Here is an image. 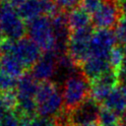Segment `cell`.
<instances>
[{
    "label": "cell",
    "instance_id": "cell-24",
    "mask_svg": "<svg viewBox=\"0 0 126 126\" xmlns=\"http://www.w3.org/2000/svg\"><path fill=\"white\" fill-rule=\"evenodd\" d=\"M30 126H60L56 119L50 118H33L30 122Z\"/></svg>",
    "mask_w": 126,
    "mask_h": 126
},
{
    "label": "cell",
    "instance_id": "cell-9",
    "mask_svg": "<svg viewBox=\"0 0 126 126\" xmlns=\"http://www.w3.org/2000/svg\"><path fill=\"white\" fill-rule=\"evenodd\" d=\"M122 12L118 0H102L98 9L92 15V25L97 29L116 28Z\"/></svg>",
    "mask_w": 126,
    "mask_h": 126
},
{
    "label": "cell",
    "instance_id": "cell-6",
    "mask_svg": "<svg viewBox=\"0 0 126 126\" xmlns=\"http://www.w3.org/2000/svg\"><path fill=\"white\" fill-rule=\"evenodd\" d=\"M0 30L9 40H17L27 33V24L19 14L17 7L3 3L2 14L0 18Z\"/></svg>",
    "mask_w": 126,
    "mask_h": 126
},
{
    "label": "cell",
    "instance_id": "cell-12",
    "mask_svg": "<svg viewBox=\"0 0 126 126\" xmlns=\"http://www.w3.org/2000/svg\"><path fill=\"white\" fill-rule=\"evenodd\" d=\"M119 84L118 75L109 70L103 73L101 76L91 82V98L96 101L98 104H102L111 91Z\"/></svg>",
    "mask_w": 126,
    "mask_h": 126
},
{
    "label": "cell",
    "instance_id": "cell-2",
    "mask_svg": "<svg viewBox=\"0 0 126 126\" xmlns=\"http://www.w3.org/2000/svg\"><path fill=\"white\" fill-rule=\"evenodd\" d=\"M62 94L64 108L67 112H70L89 98L91 95V82L78 69L64 80Z\"/></svg>",
    "mask_w": 126,
    "mask_h": 126
},
{
    "label": "cell",
    "instance_id": "cell-1",
    "mask_svg": "<svg viewBox=\"0 0 126 126\" xmlns=\"http://www.w3.org/2000/svg\"><path fill=\"white\" fill-rule=\"evenodd\" d=\"M36 114L42 118L56 119L64 111L62 89L53 81L41 82L35 95Z\"/></svg>",
    "mask_w": 126,
    "mask_h": 126
},
{
    "label": "cell",
    "instance_id": "cell-4",
    "mask_svg": "<svg viewBox=\"0 0 126 126\" xmlns=\"http://www.w3.org/2000/svg\"><path fill=\"white\" fill-rule=\"evenodd\" d=\"M0 53L11 54L27 70L33 67L43 51L30 37H22L17 40H4L0 44Z\"/></svg>",
    "mask_w": 126,
    "mask_h": 126
},
{
    "label": "cell",
    "instance_id": "cell-11",
    "mask_svg": "<svg viewBox=\"0 0 126 126\" xmlns=\"http://www.w3.org/2000/svg\"><path fill=\"white\" fill-rule=\"evenodd\" d=\"M58 56L54 50L44 51L32 68V75L37 81H51L58 71Z\"/></svg>",
    "mask_w": 126,
    "mask_h": 126
},
{
    "label": "cell",
    "instance_id": "cell-28",
    "mask_svg": "<svg viewBox=\"0 0 126 126\" xmlns=\"http://www.w3.org/2000/svg\"><path fill=\"white\" fill-rule=\"evenodd\" d=\"M119 4H120V9H121L122 15L126 17V0H120Z\"/></svg>",
    "mask_w": 126,
    "mask_h": 126
},
{
    "label": "cell",
    "instance_id": "cell-31",
    "mask_svg": "<svg viewBox=\"0 0 126 126\" xmlns=\"http://www.w3.org/2000/svg\"><path fill=\"white\" fill-rule=\"evenodd\" d=\"M118 1H120V0H118Z\"/></svg>",
    "mask_w": 126,
    "mask_h": 126
},
{
    "label": "cell",
    "instance_id": "cell-18",
    "mask_svg": "<svg viewBox=\"0 0 126 126\" xmlns=\"http://www.w3.org/2000/svg\"><path fill=\"white\" fill-rule=\"evenodd\" d=\"M17 108V95L15 91L0 93V122L5 115Z\"/></svg>",
    "mask_w": 126,
    "mask_h": 126
},
{
    "label": "cell",
    "instance_id": "cell-7",
    "mask_svg": "<svg viewBox=\"0 0 126 126\" xmlns=\"http://www.w3.org/2000/svg\"><path fill=\"white\" fill-rule=\"evenodd\" d=\"M94 32L93 25L87 28L71 31L67 53L79 68L88 57L90 42Z\"/></svg>",
    "mask_w": 126,
    "mask_h": 126
},
{
    "label": "cell",
    "instance_id": "cell-22",
    "mask_svg": "<svg viewBox=\"0 0 126 126\" xmlns=\"http://www.w3.org/2000/svg\"><path fill=\"white\" fill-rule=\"evenodd\" d=\"M53 1L60 11L66 13L81 6L82 3V0H53Z\"/></svg>",
    "mask_w": 126,
    "mask_h": 126
},
{
    "label": "cell",
    "instance_id": "cell-5",
    "mask_svg": "<svg viewBox=\"0 0 126 126\" xmlns=\"http://www.w3.org/2000/svg\"><path fill=\"white\" fill-rule=\"evenodd\" d=\"M27 33L29 37L37 44L44 52L54 50L55 38L51 17L40 16L27 23Z\"/></svg>",
    "mask_w": 126,
    "mask_h": 126
},
{
    "label": "cell",
    "instance_id": "cell-21",
    "mask_svg": "<svg viewBox=\"0 0 126 126\" xmlns=\"http://www.w3.org/2000/svg\"><path fill=\"white\" fill-rule=\"evenodd\" d=\"M23 117L18 113V111H9L3 120L0 122V126H21Z\"/></svg>",
    "mask_w": 126,
    "mask_h": 126
},
{
    "label": "cell",
    "instance_id": "cell-15",
    "mask_svg": "<svg viewBox=\"0 0 126 126\" xmlns=\"http://www.w3.org/2000/svg\"><path fill=\"white\" fill-rule=\"evenodd\" d=\"M101 106H104L115 113L122 114L126 110V86L119 85L115 87Z\"/></svg>",
    "mask_w": 126,
    "mask_h": 126
},
{
    "label": "cell",
    "instance_id": "cell-30",
    "mask_svg": "<svg viewBox=\"0 0 126 126\" xmlns=\"http://www.w3.org/2000/svg\"><path fill=\"white\" fill-rule=\"evenodd\" d=\"M109 126H124L122 123H116V124H112V125H109Z\"/></svg>",
    "mask_w": 126,
    "mask_h": 126
},
{
    "label": "cell",
    "instance_id": "cell-25",
    "mask_svg": "<svg viewBox=\"0 0 126 126\" xmlns=\"http://www.w3.org/2000/svg\"><path fill=\"white\" fill-rule=\"evenodd\" d=\"M102 0H82L81 6L87 10L91 15H93L100 6Z\"/></svg>",
    "mask_w": 126,
    "mask_h": 126
},
{
    "label": "cell",
    "instance_id": "cell-14",
    "mask_svg": "<svg viewBox=\"0 0 126 126\" xmlns=\"http://www.w3.org/2000/svg\"><path fill=\"white\" fill-rule=\"evenodd\" d=\"M82 73L89 79L90 82L95 80L103 73L112 70L108 59H101L95 57H87V59L80 66Z\"/></svg>",
    "mask_w": 126,
    "mask_h": 126
},
{
    "label": "cell",
    "instance_id": "cell-23",
    "mask_svg": "<svg viewBox=\"0 0 126 126\" xmlns=\"http://www.w3.org/2000/svg\"><path fill=\"white\" fill-rule=\"evenodd\" d=\"M115 33L118 39V42L123 45L126 46V17L123 16L119 23L117 24L116 28H115Z\"/></svg>",
    "mask_w": 126,
    "mask_h": 126
},
{
    "label": "cell",
    "instance_id": "cell-27",
    "mask_svg": "<svg viewBox=\"0 0 126 126\" xmlns=\"http://www.w3.org/2000/svg\"><path fill=\"white\" fill-rule=\"evenodd\" d=\"M73 126H100L98 121H91V122H85V123H80L77 125H73Z\"/></svg>",
    "mask_w": 126,
    "mask_h": 126
},
{
    "label": "cell",
    "instance_id": "cell-13",
    "mask_svg": "<svg viewBox=\"0 0 126 126\" xmlns=\"http://www.w3.org/2000/svg\"><path fill=\"white\" fill-rule=\"evenodd\" d=\"M100 105L93 98H88L80 106L74 110L68 112V124L69 126L77 125L80 123L98 121Z\"/></svg>",
    "mask_w": 126,
    "mask_h": 126
},
{
    "label": "cell",
    "instance_id": "cell-17",
    "mask_svg": "<svg viewBox=\"0 0 126 126\" xmlns=\"http://www.w3.org/2000/svg\"><path fill=\"white\" fill-rule=\"evenodd\" d=\"M0 63L2 70L9 76L18 79L25 75L26 68L14 56L8 53H0Z\"/></svg>",
    "mask_w": 126,
    "mask_h": 126
},
{
    "label": "cell",
    "instance_id": "cell-3",
    "mask_svg": "<svg viewBox=\"0 0 126 126\" xmlns=\"http://www.w3.org/2000/svg\"><path fill=\"white\" fill-rule=\"evenodd\" d=\"M38 85L37 80L32 74H25L18 80L15 90L17 95L16 110L24 118L32 120L36 114L35 95Z\"/></svg>",
    "mask_w": 126,
    "mask_h": 126
},
{
    "label": "cell",
    "instance_id": "cell-19",
    "mask_svg": "<svg viewBox=\"0 0 126 126\" xmlns=\"http://www.w3.org/2000/svg\"><path fill=\"white\" fill-rule=\"evenodd\" d=\"M124 60V46L123 45H116L110 55H109V64L111 69L118 75Z\"/></svg>",
    "mask_w": 126,
    "mask_h": 126
},
{
    "label": "cell",
    "instance_id": "cell-16",
    "mask_svg": "<svg viewBox=\"0 0 126 126\" xmlns=\"http://www.w3.org/2000/svg\"><path fill=\"white\" fill-rule=\"evenodd\" d=\"M68 15V23L71 31L79 30L92 26V15L85 10L82 6H79L70 12Z\"/></svg>",
    "mask_w": 126,
    "mask_h": 126
},
{
    "label": "cell",
    "instance_id": "cell-10",
    "mask_svg": "<svg viewBox=\"0 0 126 126\" xmlns=\"http://www.w3.org/2000/svg\"><path fill=\"white\" fill-rule=\"evenodd\" d=\"M17 10L27 23L40 16L53 17L60 11L53 0H25Z\"/></svg>",
    "mask_w": 126,
    "mask_h": 126
},
{
    "label": "cell",
    "instance_id": "cell-20",
    "mask_svg": "<svg viewBox=\"0 0 126 126\" xmlns=\"http://www.w3.org/2000/svg\"><path fill=\"white\" fill-rule=\"evenodd\" d=\"M119 119L120 118L117 113L104 106H100L98 113V122L100 126H109L112 124H116L118 123Z\"/></svg>",
    "mask_w": 126,
    "mask_h": 126
},
{
    "label": "cell",
    "instance_id": "cell-26",
    "mask_svg": "<svg viewBox=\"0 0 126 126\" xmlns=\"http://www.w3.org/2000/svg\"><path fill=\"white\" fill-rule=\"evenodd\" d=\"M25 0H0L1 3H7V4H11L15 7H18L20 4H22Z\"/></svg>",
    "mask_w": 126,
    "mask_h": 126
},
{
    "label": "cell",
    "instance_id": "cell-29",
    "mask_svg": "<svg viewBox=\"0 0 126 126\" xmlns=\"http://www.w3.org/2000/svg\"><path fill=\"white\" fill-rule=\"evenodd\" d=\"M120 121H121V123L124 125V126H126V110L121 114V117H120Z\"/></svg>",
    "mask_w": 126,
    "mask_h": 126
},
{
    "label": "cell",
    "instance_id": "cell-8",
    "mask_svg": "<svg viewBox=\"0 0 126 126\" xmlns=\"http://www.w3.org/2000/svg\"><path fill=\"white\" fill-rule=\"evenodd\" d=\"M117 42L118 39L115 31L109 29H97L93 33L88 57L109 60V55L112 49L117 45Z\"/></svg>",
    "mask_w": 126,
    "mask_h": 126
}]
</instances>
